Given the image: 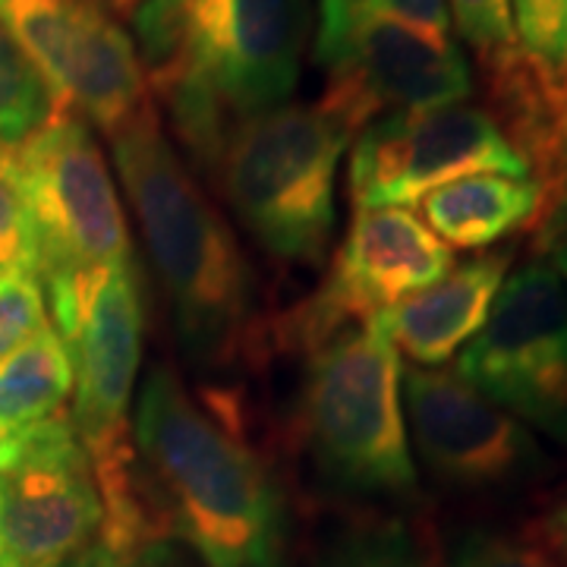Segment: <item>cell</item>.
Instances as JSON below:
<instances>
[{
	"label": "cell",
	"instance_id": "cell-1",
	"mask_svg": "<svg viewBox=\"0 0 567 567\" xmlns=\"http://www.w3.org/2000/svg\"><path fill=\"white\" fill-rule=\"evenodd\" d=\"M133 442L203 567H287L281 483L252 447L227 391L193 398L171 365L142 382Z\"/></svg>",
	"mask_w": 567,
	"mask_h": 567
},
{
	"label": "cell",
	"instance_id": "cell-2",
	"mask_svg": "<svg viewBox=\"0 0 567 567\" xmlns=\"http://www.w3.org/2000/svg\"><path fill=\"white\" fill-rule=\"evenodd\" d=\"M111 152L174 312L183 357L205 372L256 360L268 324L252 265L164 136L158 111L114 133Z\"/></svg>",
	"mask_w": 567,
	"mask_h": 567
},
{
	"label": "cell",
	"instance_id": "cell-3",
	"mask_svg": "<svg viewBox=\"0 0 567 567\" xmlns=\"http://www.w3.org/2000/svg\"><path fill=\"white\" fill-rule=\"evenodd\" d=\"M297 353L306 357V369L293 435L319 483L347 498H413L404 369L385 312Z\"/></svg>",
	"mask_w": 567,
	"mask_h": 567
},
{
	"label": "cell",
	"instance_id": "cell-4",
	"mask_svg": "<svg viewBox=\"0 0 567 567\" xmlns=\"http://www.w3.org/2000/svg\"><path fill=\"white\" fill-rule=\"evenodd\" d=\"M350 136L319 104H281L234 126L215 183L275 262L324 265L334 234V177Z\"/></svg>",
	"mask_w": 567,
	"mask_h": 567
},
{
	"label": "cell",
	"instance_id": "cell-5",
	"mask_svg": "<svg viewBox=\"0 0 567 567\" xmlns=\"http://www.w3.org/2000/svg\"><path fill=\"white\" fill-rule=\"evenodd\" d=\"M312 58L324 70V107L350 133L394 111L461 104L473 73L451 39L369 13L363 0H319Z\"/></svg>",
	"mask_w": 567,
	"mask_h": 567
},
{
	"label": "cell",
	"instance_id": "cell-6",
	"mask_svg": "<svg viewBox=\"0 0 567 567\" xmlns=\"http://www.w3.org/2000/svg\"><path fill=\"white\" fill-rule=\"evenodd\" d=\"M39 234L41 290L92 281L133 256L130 227L92 126L61 111L17 145Z\"/></svg>",
	"mask_w": 567,
	"mask_h": 567
},
{
	"label": "cell",
	"instance_id": "cell-7",
	"mask_svg": "<svg viewBox=\"0 0 567 567\" xmlns=\"http://www.w3.org/2000/svg\"><path fill=\"white\" fill-rule=\"evenodd\" d=\"M454 375L567 447V290L555 265L533 259L505 278Z\"/></svg>",
	"mask_w": 567,
	"mask_h": 567
},
{
	"label": "cell",
	"instance_id": "cell-8",
	"mask_svg": "<svg viewBox=\"0 0 567 567\" xmlns=\"http://www.w3.org/2000/svg\"><path fill=\"white\" fill-rule=\"evenodd\" d=\"M473 174L529 177V167L483 107L442 104L365 123L350 152L347 189L357 212L401 208Z\"/></svg>",
	"mask_w": 567,
	"mask_h": 567
},
{
	"label": "cell",
	"instance_id": "cell-9",
	"mask_svg": "<svg viewBox=\"0 0 567 567\" xmlns=\"http://www.w3.org/2000/svg\"><path fill=\"white\" fill-rule=\"evenodd\" d=\"M102 495L70 413L13 435L0 473V567H70L102 536Z\"/></svg>",
	"mask_w": 567,
	"mask_h": 567
},
{
	"label": "cell",
	"instance_id": "cell-10",
	"mask_svg": "<svg viewBox=\"0 0 567 567\" xmlns=\"http://www.w3.org/2000/svg\"><path fill=\"white\" fill-rule=\"evenodd\" d=\"M454 268L445 246L406 208H363L353 215L331 275L275 338L287 350H303L401 306Z\"/></svg>",
	"mask_w": 567,
	"mask_h": 567
},
{
	"label": "cell",
	"instance_id": "cell-11",
	"mask_svg": "<svg viewBox=\"0 0 567 567\" xmlns=\"http://www.w3.org/2000/svg\"><path fill=\"white\" fill-rule=\"evenodd\" d=\"M0 22L54 89L63 111L111 140L155 111L133 39L76 0H0Z\"/></svg>",
	"mask_w": 567,
	"mask_h": 567
},
{
	"label": "cell",
	"instance_id": "cell-12",
	"mask_svg": "<svg viewBox=\"0 0 567 567\" xmlns=\"http://www.w3.org/2000/svg\"><path fill=\"white\" fill-rule=\"evenodd\" d=\"M404 416L423 464L461 492H514L548 473V454L527 425L445 369H406Z\"/></svg>",
	"mask_w": 567,
	"mask_h": 567
},
{
	"label": "cell",
	"instance_id": "cell-13",
	"mask_svg": "<svg viewBox=\"0 0 567 567\" xmlns=\"http://www.w3.org/2000/svg\"><path fill=\"white\" fill-rule=\"evenodd\" d=\"M148 306L136 259L114 265L61 341L73 363L76 425L85 457H102L133 442L130 404L140 375Z\"/></svg>",
	"mask_w": 567,
	"mask_h": 567
},
{
	"label": "cell",
	"instance_id": "cell-14",
	"mask_svg": "<svg viewBox=\"0 0 567 567\" xmlns=\"http://www.w3.org/2000/svg\"><path fill=\"white\" fill-rule=\"evenodd\" d=\"M309 32V0H224L203 48L208 73L237 121L290 102Z\"/></svg>",
	"mask_w": 567,
	"mask_h": 567
},
{
	"label": "cell",
	"instance_id": "cell-15",
	"mask_svg": "<svg viewBox=\"0 0 567 567\" xmlns=\"http://www.w3.org/2000/svg\"><path fill=\"white\" fill-rule=\"evenodd\" d=\"M486 111L527 162L529 181L543 193V215L533 230L551 218L567 174V66L548 63L520 41L480 54Z\"/></svg>",
	"mask_w": 567,
	"mask_h": 567
},
{
	"label": "cell",
	"instance_id": "cell-16",
	"mask_svg": "<svg viewBox=\"0 0 567 567\" xmlns=\"http://www.w3.org/2000/svg\"><path fill=\"white\" fill-rule=\"evenodd\" d=\"M511 259V249H498L454 265L442 281L388 309L385 324L394 347L420 369L445 365L486 324Z\"/></svg>",
	"mask_w": 567,
	"mask_h": 567
},
{
	"label": "cell",
	"instance_id": "cell-17",
	"mask_svg": "<svg viewBox=\"0 0 567 567\" xmlns=\"http://www.w3.org/2000/svg\"><path fill=\"white\" fill-rule=\"evenodd\" d=\"M420 203L425 227L451 249H486L517 234L520 227H536L543 215L539 186L529 177L502 174L451 181Z\"/></svg>",
	"mask_w": 567,
	"mask_h": 567
},
{
	"label": "cell",
	"instance_id": "cell-18",
	"mask_svg": "<svg viewBox=\"0 0 567 567\" xmlns=\"http://www.w3.org/2000/svg\"><path fill=\"white\" fill-rule=\"evenodd\" d=\"M73 391V363L61 334L48 324L0 363V432L17 435L61 413Z\"/></svg>",
	"mask_w": 567,
	"mask_h": 567
},
{
	"label": "cell",
	"instance_id": "cell-19",
	"mask_svg": "<svg viewBox=\"0 0 567 567\" xmlns=\"http://www.w3.org/2000/svg\"><path fill=\"white\" fill-rule=\"evenodd\" d=\"M316 567H435V551L413 520L360 507L324 533Z\"/></svg>",
	"mask_w": 567,
	"mask_h": 567
},
{
	"label": "cell",
	"instance_id": "cell-20",
	"mask_svg": "<svg viewBox=\"0 0 567 567\" xmlns=\"http://www.w3.org/2000/svg\"><path fill=\"white\" fill-rule=\"evenodd\" d=\"M130 25L152 102L205 63L203 35L189 0H142Z\"/></svg>",
	"mask_w": 567,
	"mask_h": 567
},
{
	"label": "cell",
	"instance_id": "cell-21",
	"mask_svg": "<svg viewBox=\"0 0 567 567\" xmlns=\"http://www.w3.org/2000/svg\"><path fill=\"white\" fill-rule=\"evenodd\" d=\"M61 111L54 89L0 22V145H22Z\"/></svg>",
	"mask_w": 567,
	"mask_h": 567
},
{
	"label": "cell",
	"instance_id": "cell-22",
	"mask_svg": "<svg viewBox=\"0 0 567 567\" xmlns=\"http://www.w3.org/2000/svg\"><path fill=\"white\" fill-rule=\"evenodd\" d=\"M39 268V234L22 183L17 145H0V278Z\"/></svg>",
	"mask_w": 567,
	"mask_h": 567
},
{
	"label": "cell",
	"instance_id": "cell-23",
	"mask_svg": "<svg viewBox=\"0 0 567 567\" xmlns=\"http://www.w3.org/2000/svg\"><path fill=\"white\" fill-rule=\"evenodd\" d=\"M48 328L39 275L17 271L0 278V363Z\"/></svg>",
	"mask_w": 567,
	"mask_h": 567
},
{
	"label": "cell",
	"instance_id": "cell-24",
	"mask_svg": "<svg viewBox=\"0 0 567 567\" xmlns=\"http://www.w3.org/2000/svg\"><path fill=\"white\" fill-rule=\"evenodd\" d=\"M447 567H561L529 539L498 529H464L447 555Z\"/></svg>",
	"mask_w": 567,
	"mask_h": 567
},
{
	"label": "cell",
	"instance_id": "cell-25",
	"mask_svg": "<svg viewBox=\"0 0 567 567\" xmlns=\"http://www.w3.org/2000/svg\"><path fill=\"white\" fill-rule=\"evenodd\" d=\"M520 44L548 63L567 58V0H511Z\"/></svg>",
	"mask_w": 567,
	"mask_h": 567
},
{
	"label": "cell",
	"instance_id": "cell-26",
	"mask_svg": "<svg viewBox=\"0 0 567 567\" xmlns=\"http://www.w3.org/2000/svg\"><path fill=\"white\" fill-rule=\"evenodd\" d=\"M447 13L461 39L473 44L476 58L517 41L511 0H447Z\"/></svg>",
	"mask_w": 567,
	"mask_h": 567
},
{
	"label": "cell",
	"instance_id": "cell-27",
	"mask_svg": "<svg viewBox=\"0 0 567 567\" xmlns=\"http://www.w3.org/2000/svg\"><path fill=\"white\" fill-rule=\"evenodd\" d=\"M369 13H379L388 20L413 25L420 32L451 39V13H447V0H363Z\"/></svg>",
	"mask_w": 567,
	"mask_h": 567
},
{
	"label": "cell",
	"instance_id": "cell-28",
	"mask_svg": "<svg viewBox=\"0 0 567 567\" xmlns=\"http://www.w3.org/2000/svg\"><path fill=\"white\" fill-rule=\"evenodd\" d=\"M529 543L551 555L561 567H567V488L555 495L546 505V511L529 524Z\"/></svg>",
	"mask_w": 567,
	"mask_h": 567
},
{
	"label": "cell",
	"instance_id": "cell-29",
	"mask_svg": "<svg viewBox=\"0 0 567 567\" xmlns=\"http://www.w3.org/2000/svg\"><path fill=\"white\" fill-rule=\"evenodd\" d=\"M76 3L95 10V13H102L107 20H130L140 10L142 0H76Z\"/></svg>",
	"mask_w": 567,
	"mask_h": 567
},
{
	"label": "cell",
	"instance_id": "cell-30",
	"mask_svg": "<svg viewBox=\"0 0 567 567\" xmlns=\"http://www.w3.org/2000/svg\"><path fill=\"white\" fill-rule=\"evenodd\" d=\"M567 230V174H565V189H561V199L555 205V212H551V218H548L536 234H539V246H546L548 240H555L558 234H565Z\"/></svg>",
	"mask_w": 567,
	"mask_h": 567
},
{
	"label": "cell",
	"instance_id": "cell-31",
	"mask_svg": "<svg viewBox=\"0 0 567 567\" xmlns=\"http://www.w3.org/2000/svg\"><path fill=\"white\" fill-rule=\"evenodd\" d=\"M193 3V13H196V25H199V35H208V29H212V22L218 17V10H221L224 0H189Z\"/></svg>",
	"mask_w": 567,
	"mask_h": 567
},
{
	"label": "cell",
	"instance_id": "cell-32",
	"mask_svg": "<svg viewBox=\"0 0 567 567\" xmlns=\"http://www.w3.org/2000/svg\"><path fill=\"white\" fill-rule=\"evenodd\" d=\"M546 249L551 252V265H555V271L561 275V281H565L567 290V230L565 234H558L555 240H548Z\"/></svg>",
	"mask_w": 567,
	"mask_h": 567
},
{
	"label": "cell",
	"instance_id": "cell-33",
	"mask_svg": "<svg viewBox=\"0 0 567 567\" xmlns=\"http://www.w3.org/2000/svg\"><path fill=\"white\" fill-rule=\"evenodd\" d=\"M70 567H121V565H117V561H114V558H111V555H107L104 548L95 546L92 551H85V555H82L76 565H70Z\"/></svg>",
	"mask_w": 567,
	"mask_h": 567
},
{
	"label": "cell",
	"instance_id": "cell-34",
	"mask_svg": "<svg viewBox=\"0 0 567 567\" xmlns=\"http://www.w3.org/2000/svg\"><path fill=\"white\" fill-rule=\"evenodd\" d=\"M13 464V435L0 432V473H7Z\"/></svg>",
	"mask_w": 567,
	"mask_h": 567
},
{
	"label": "cell",
	"instance_id": "cell-35",
	"mask_svg": "<svg viewBox=\"0 0 567 567\" xmlns=\"http://www.w3.org/2000/svg\"><path fill=\"white\" fill-rule=\"evenodd\" d=\"M565 66H567V58H565Z\"/></svg>",
	"mask_w": 567,
	"mask_h": 567
}]
</instances>
